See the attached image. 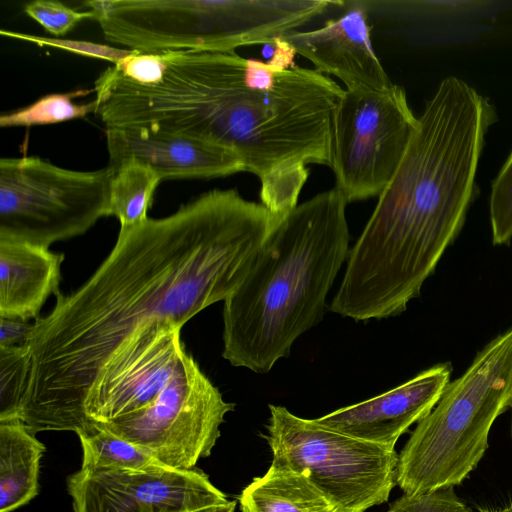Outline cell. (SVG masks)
<instances>
[{"label":"cell","mask_w":512,"mask_h":512,"mask_svg":"<svg viewBox=\"0 0 512 512\" xmlns=\"http://www.w3.org/2000/svg\"><path fill=\"white\" fill-rule=\"evenodd\" d=\"M489 215L493 243L508 245L512 238V151L492 182Z\"/></svg>","instance_id":"22"},{"label":"cell","mask_w":512,"mask_h":512,"mask_svg":"<svg viewBox=\"0 0 512 512\" xmlns=\"http://www.w3.org/2000/svg\"><path fill=\"white\" fill-rule=\"evenodd\" d=\"M77 435L83 451L82 469L126 471L170 469L136 444L105 429L93 425L91 429Z\"/></svg>","instance_id":"19"},{"label":"cell","mask_w":512,"mask_h":512,"mask_svg":"<svg viewBox=\"0 0 512 512\" xmlns=\"http://www.w3.org/2000/svg\"><path fill=\"white\" fill-rule=\"evenodd\" d=\"M93 90H77L68 93H52L39 98L32 104L16 111L0 116V126H33L60 123L72 119L83 118L95 113V100L86 104H77L73 99L85 96Z\"/></svg>","instance_id":"20"},{"label":"cell","mask_w":512,"mask_h":512,"mask_svg":"<svg viewBox=\"0 0 512 512\" xmlns=\"http://www.w3.org/2000/svg\"><path fill=\"white\" fill-rule=\"evenodd\" d=\"M164 51L139 52L133 50L115 68L120 74L131 82L139 85H154L161 81L166 69Z\"/></svg>","instance_id":"26"},{"label":"cell","mask_w":512,"mask_h":512,"mask_svg":"<svg viewBox=\"0 0 512 512\" xmlns=\"http://www.w3.org/2000/svg\"><path fill=\"white\" fill-rule=\"evenodd\" d=\"M370 35L366 3L351 1L341 16L324 26L295 31L282 39L310 60L315 70L339 78L347 90H384L393 83L374 51Z\"/></svg>","instance_id":"13"},{"label":"cell","mask_w":512,"mask_h":512,"mask_svg":"<svg viewBox=\"0 0 512 512\" xmlns=\"http://www.w3.org/2000/svg\"><path fill=\"white\" fill-rule=\"evenodd\" d=\"M238 501L240 512H337L304 474L272 464Z\"/></svg>","instance_id":"17"},{"label":"cell","mask_w":512,"mask_h":512,"mask_svg":"<svg viewBox=\"0 0 512 512\" xmlns=\"http://www.w3.org/2000/svg\"><path fill=\"white\" fill-rule=\"evenodd\" d=\"M109 167L128 159L165 179L213 178L246 171L232 151L210 142L147 128H105Z\"/></svg>","instance_id":"14"},{"label":"cell","mask_w":512,"mask_h":512,"mask_svg":"<svg viewBox=\"0 0 512 512\" xmlns=\"http://www.w3.org/2000/svg\"><path fill=\"white\" fill-rule=\"evenodd\" d=\"M486 512H512V504L507 506V507H504L502 509H497V510H493V511H486Z\"/></svg>","instance_id":"29"},{"label":"cell","mask_w":512,"mask_h":512,"mask_svg":"<svg viewBox=\"0 0 512 512\" xmlns=\"http://www.w3.org/2000/svg\"><path fill=\"white\" fill-rule=\"evenodd\" d=\"M451 373L450 363H439L389 391L314 421L337 432L395 449L400 436L433 410L450 383Z\"/></svg>","instance_id":"12"},{"label":"cell","mask_w":512,"mask_h":512,"mask_svg":"<svg viewBox=\"0 0 512 512\" xmlns=\"http://www.w3.org/2000/svg\"><path fill=\"white\" fill-rule=\"evenodd\" d=\"M109 166L77 171L36 156L0 159V239L49 247L111 215Z\"/></svg>","instance_id":"7"},{"label":"cell","mask_w":512,"mask_h":512,"mask_svg":"<svg viewBox=\"0 0 512 512\" xmlns=\"http://www.w3.org/2000/svg\"><path fill=\"white\" fill-rule=\"evenodd\" d=\"M235 507L236 502L228 500L225 503L212 505L194 512H234Z\"/></svg>","instance_id":"28"},{"label":"cell","mask_w":512,"mask_h":512,"mask_svg":"<svg viewBox=\"0 0 512 512\" xmlns=\"http://www.w3.org/2000/svg\"><path fill=\"white\" fill-rule=\"evenodd\" d=\"M74 512H194L228 501L197 468L80 469L67 481Z\"/></svg>","instance_id":"10"},{"label":"cell","mask_w":512,"mask_h":512,"mask_svg":"<svg viewBox=\"0 0 512 512\" xmlns=\"http://www.w3.org/2000/svg\"><path fill=\"white\" fill-rule=\"evenodd\" d=\"M387 512H472L456 494L454 486L406 494L394 500Z\"/></svg>","instance_id":"23"},{"label":"cell","mask_w":512,"mask_h":512,"mask_svg":"<svg viewBox=\"0 0 512 512\" xmlns=\"http://www.w3.org/2000/svg\"><path fill=\"white\" fill-rule=\"evenodd\" d=\"M512 405V328L479 351L450 382L398 454L396 484L406 494L461 484L488 448L496 418Z\"/></svg>","instance_id":"5"},{"label":"cell","mask_w":512,"mask_h":512,"mask_svg":"<svg viewBox=\"0 0 512 512\" xmlns=\"http://www.w3.org/2000/svg\"><path fill=\"white\" fill-rule=\"evenodd\" d=\"M276 224L261 203L214 189L174 213L120 228L91 277L35 319L19 419L33 433L92 427L86 401L113 359L142 330L178 327L225 301Z\"/></svg>","instance_id":"1"},{"label":"cell","mask_w":512,"mask_h":512,"mask_svg":"<svg viewBox=\"0 0 512 512\" xmlns=\"http://www.w3.org/2000/svg\"><path fill=\"white\" fill-rule=\"evenodd\" d=\"M405 90L345 89L331 124V165L346 201L379 197L418 128Z\"/></svg>","instance_id":"8"},{"label":"cell","mask_w":512,"mask_h":512,"mask_svg":"<svg viewBox=\"0 0 512 512\" xmlns=\"http://www.w3.org/2000/svg\"><path fill=\"white\" fill-rule=\"evenodd\" d=\"M271 464L304 474L337 512L385 503L396 484L398 454L269 405Z\"/></svg>","instance_id":"6"},{"label":"cell","mask_w":512,"mask_h":512,"mask_svg":"<svg viewBox=\"0 0 512 512\" xmlns=\"http://www.w3.org/2000/svg\"><path fill=\"white\" fill-rule=\"evenodd\" d=\"M63 253L28 242L0 239V317L37 319L59 291Z\"/></svg>","instance_id":"15"},{"label":"cell","mask_w":512,"mask_h":512,"mask_svg":"<svg viewBox=\"0 0 512 512\" xmlns=\"http://www.w3.org/2000/svg\"><path fill=\"white\" fill-rule=\"evenodd\" d=\"M30 369L29 344L0 348V422L19 419Z\"/></svg>","instance_id":"21"},{"label":"cell","mask_w":512,"mask_h":512,"mask_svg":"<svg viewBox=\"0 0 512 512\" xmlns=\"http://www.w3.org/2000/svg\"><path fill=\"white\" fill-rule=\"evenodd\" d=\"M347 201L334 187L276 222L240 286L224 301L222 356L268 373L324 317L349 255Z\"/></svg>","instance_id":"4"},{"label":"cell","mask_w":512,"mask_h":512,"mask_svg":"<svg viewBox=\"0 0 512 512\" xmlns=\"http://www.w3.org/2000/svg\"><path fill=\"white\" fill-rule=\"evenodd\" d=\"M44 452L21 420L0 422V512H13L38 495Z\"/></svg>","instance_id":"16"},{"label":"cell","mask_w":512,"mask_h":512,"mask_svg":"<svg viewBox=\"0 0 512 512\" xmlns=\"http://www.w3.org/2000/svg\"><path fill=\"white\" fill-rule=\"evenodd\" d=\"M511 411H512V405H511ZM511 438H512V418H511Z\"/></svg>","instance_id":"30"},{"label":"cell","mask_w":512,"mask_h":512,"mask_svg":"<svg viewBox=\"0 0 512 512\" xmlns=\"http://www.w3.org/2000/svg\"><path fill=\"white\" fill-rule=\"evenodd\" d=\"M392 179L350 249L339 303L364 320L398 316L420 296L454 242L476 193L492 103L466 81L444 78L418 118Z\"/></svg>","instance_id":"3"},{"label":"cell","mask_w":512,"mask_h":512,"mask_svg":"<svg viewBox=\"0 0 512 512\" xmlns=\"http://www.w3.org/2000/svg\"><path fill=\"white\" fill-rule=\"evenodd\" d=\"M0 34L2 36L34 43L38 46L53 47L82 56L107 60L114 63V65L133 52V50L114 48L109 45L89 41L49 38L4 29L0 30Z\"/></svg>","instance_id":"25"},{"label":"cell","mask_w":512,"mask_h":512,"mask_svg":"<svg viewBox=\"0 0 512 512\" xmlns=\"http://www.w3.org/2000/svg\"><path fill=\"white\" fill-rule=\"evenodd\" d=\"M234 408L186 353L151 404L93 425L136 444L170 468L189 470L210 456L220 437V426Z\"/></svg>","instance_id":"9"},{"label":"cell","mask_w":512,"mask_h":512,"mask_svg":"<svg viewBox=\"0 0 512 512\" xmlns=\"http://www.w3.org/2000/svg\"><path fill=\"white\" fill-rule=\"evenodd\" d=\"M111 168V167H110ZM110 211L120 222V228L142 223L152 203L154 192L162 181L149 165L128 159L112 168Z\"/></svg>","instance_id":"18"},{"label":"cell","mask_w":512,"mask_h":512,"mask_svg":"<svg viewBox=\"0 0 512 512\" xmlns=\"http://www.w3.org/2000/svg\"><path fill=\"white\" fill-rule=\"evenodd\" d=\"M33 329L28 321L0 317V348L29 344Z\"/></svg>","instance_id":"27"},{"label":"cell","mask_w":512,"mask_h":512,"mask_svg":"<svg viewBox=\"0 0 512 512\" xmlns=\"http://www.w3.org/2000/svg\"><path fill=\"white\" fill-rule=\"evenodd\" d=\"M164 52L166 69L154 85L105 70L96 116L105 128H147L234 152L259 178L261 204L282 219L298 205L307 165H331L332 116L345 90L315 69L235 51Z\"/></svg>","instance_id":"2"},{"label":"cell","mask_w":512,"mask_h":512,"mask_svg":"<svg viewBox=\"0 0 512 512\" xmlns=\"http://www.w3.org/2000/svg\"><path fill=\"white\" fill-rule=\"evenodd\" d=\"M23 10L46 31L55 36L67 34L85 19H93V13L90 10L78 11L62 2L53 0L31 1L24 6Z\"/></svg>","instance_id":"24"},{"label":"cell","mask_w":512,"mask_h":512,"mask_svg":"<svg viewBox=\"0 0 512 512\" xmlns=\"http://www.w3.org/2000/svg\"><path fill=\"white\" fill-rule=\"evenodd\" d=\"M181 329L169 323L148 327L113 359L85 404L92 425L135 413L155 400L187 353Z\"/></svg>","instance_id":"11"}]
</instances>
